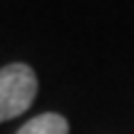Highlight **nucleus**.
I'll list each match as a JSON object with an SVG mask.
<instances>
[{
  "label": "nucleus",
  "mask_w": 134,
  "mask_h": 134,
  "mask_svg": "<svg viewBox=\"0 0 134 134\" xmlns=\"http://www.w3.org/2000/svg\"><path fill=\"white\" fill-rule=\"evenodd\" d=\"M15 134H70V124L57 112H45L25 122Z\"/></svg>",
  "instance_id": "f03ea898"
},
{
  "label": "nucleus",
  "mask_w": 134,
  "mask_h": 134,
  "mask_svg": "<svg viewBox=\"0 0 134 134\" xmlns=\"http://www.w3.org/2000/svg\"><path fill=\"white\" fill-rule=\"evenodd\" d=\"M37 94V75L30 65L13 62L0 70V124L27 112Z\"/></svg>",
  "instance_id": "f257e3e1"
}]
</instances>
